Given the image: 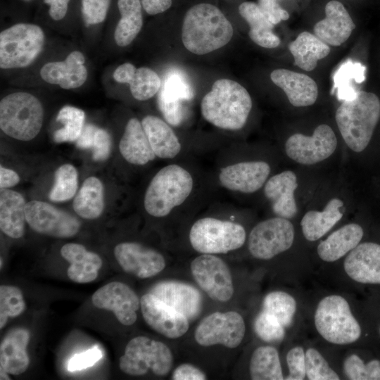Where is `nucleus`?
I'll use <instances>...</instances> for the list:
<instances>
[{
  "mask_svg": "<svg viewBox=\"0 0 380 380\" xmlns=\"http://www.w3.org/2000/svg\"><path fill=\"white\" fill-rule=\"evenodd\" d=\"M233 33L231 23L218 8L202 3L192 6L186 13L182 40L188 51L203 55L226 45Z\"/></svg>",
  "mask_w": 380,
  "mask_h": 380,
  "instance_id": "1",
  "label": "nucleus"
},
{
  "mask_svg": "<svg viewBox=\"0 0 380 380\" xmlns=\"http://www.w3.org/2000/svg\"><path fill=\"white\" fill-rule=\"evenodd\" d=\"M201 113L214 126L227 130L241 129L252 108L248 91L238 82L220 79L214 82L211 91L202 99Z\"/></svg>",
  "mask_w": 380,
  "mask_h": 380,
  "instance_id": "2",
  "label": "nucleus"
},
{
  "mask_svg": "<svg viewBox=\"0 0 380 380\" xmlns=\"http://www.w3.org/2000/svg\"><path fill=\"white\" fill-rule=\"evenodd\" d=\"M335 118L346 145L355 152H362L380 119V99L372 92L357 91L339 106Z\"/></svg>",
  "mask_w": 380,
  "mask_h": 380,
  "instance_id": "3",
  "label": "nucleus"
},
{
  "mask_svg": "<svg viewBox=\"0 0 380 380\" xmlns=\"http://www.w3.org/2000/svg\"><path fill=\"white\" fill-rule=\"evenodd\" d=\"M194 179L183 167L172 164L160 169L149 183L144 198L146 211L151 216L167 215L189 196Z\"/></svg>",
  "mask_w": 380,
  "mask_h": 380,
  "instance_id": "4",
  "label": "nucleus"
},
{
  "mask_svg": "<svg viewBox=\"0 0 380 380\" xmlns=\"http://www.w3.org/2000/svg\"><path fill=\"white\" fill-rule=\"evenodd\" d=\"M44 109L39 100L27 92H15L0 102V128L20 141L33 139L40 132Z\"/></svg>",
  "mask_w": 380,
  "mask_h": 380,
  "instance_id": "5",
  "label": "nucleus"
},
{
  "mask_svg": "<svg viewBox=\"0 0 380 380\" xmlns=\"http://www.w3.org/2000/svg\"><path fill=\"white\" fill-rule=\"evenodd\" d=\"M314 322L319 334L330 343L348 345L361 336L360 325L348 302L339 295L327 296L319 302Z\"/></svg>",
  "mask_w": 380,
  "mask_h": 380,
  "instance_id": "6",
  "label": "nucleus"
},
{
  "mask_svg": "<svg viewBox=\"0 0 380 380\" xmlns=\"http://www.w3.org/2000/svg\"><path fill=\"white\" fill-rule=\"evenodd\" d=\"M44 34L37 25L18 23L0 33L1 69L25 68L39 55L44 44Z\"/></svg>",
  "mask_w": 380,
  "mask_h": 380,
  "instance_id": "7",
  "label": "nucleus"
},
{
  "mask_svg": "<svg viewBox=\"0 0 380 380\" xmlns=\"http://www.w3.org/2000/svg\"><path fill=\"white\" fill-rule=\"evenodd\" d=\"M246 231L238 223L214 217L196 221L189 232L193 248L201 253H227L241 248L246 241Z\"/></svg>",
  "mask_w": 380,
  "mask_h": 380,
  "instance_id": "8",
  "label": "nucleus"
},
{
  "mask_svg": "<svg viewBox=\"0 0 380 380\" xmlns=\"http://www.w3.org/2000/svg\"><path fill=\"white\" fill-rule=\"evenodd\" d=\"M172 365L170 349L163 342L146 336L131 339L119 360L120 369L134 376L144 375L149 369L157 376H165Z\"/></svg>",
  "mask_w": 380,
  "mask_h": 380,
  "instance_id": "9",
  "label": "nucleus"
},
{
  "mask_svg": "<svg viewBox=\"0 0 380 380\" xmlns=\"http://www.w3.org/2000/svg\"><path fill=\"white\" fill-rule=\"evenodd\" d=\"M294 240V228L286 218L277 217L257 224L248 236V250L255 258L269 260L289 249Z\"/></svg>",
  "mask_w": 380,
  "mask_h": 380,
  "instance_id": "10",
  "label": "nucleus"
},
{
  "mask_svg": "<svg viewBox=\"0 0 380 380\" xmlns=\"http://www.w3.org/2000/svg\"><path fill=\"white\" fill-rule=\"evenodd\" d=\"M245 333V322L239 313L216 312L202 319L195 331L194 337L202 346L220 344L235 348L242 342Z\"/></svg>",
  "mask_w": 380,
  "mask_h": 380,
  "instance_id": "11",
  "label": "nucleus"
},
{
  "mask_svg": "<svg viewBox=\"0 0 380 380\" xmlns=\"http://www.w3.org/2000/svg\"><path fill=\"white\" fill-rule=\"evenodd\" d=\"M25 215L26 222L33 231L52 237H72L81 227L75 216L44 201L27 202Z\"/></svg>",
  "mask_w": 380,
  "mask_h": 380,
  "instance_id": "12",
  "label": "nucleus"
},
{
  "mask_svg": "<svg viewBox=\"0 0 380 380\" xmlns=\"http://www.w3.org/2000/svg\"><path fill=\"white\" fill-rule=\"evenodd\" d=\"M191 274L198 285L213 300L227 302L234 294L229 267L213 254L196 257L191 263Z\"/></svg>",
  "mask_w": 380,
  "mask_h": 380,
  "instance_id": "13",
  "label": "nucleus"
},
{
  "mask_svg": "<svg viewBox=\"0 0 380 380\" xmlns=\"http://www.w3.org/2000/svg\"><path fill=\"white\" fill-rule=\"evenodd\" d=\"M337 139L333 129L327 125L317 126L312 136L300 133L291 135L286 141L287 156L303 165L321 162L335 151Z\"/></svg>",
  "mask_w": 380,
  "mask_h": 380,
  "instance_id": "14",
  "label": "nucleus"
},
{
  "mask_svg": "<svg viewBox=\"0 0 380 380\" xmlns=\"http://www.w3.org/2000/svg\"><path fill=\"white\" fill-rule=\"evenodd\" d=\"M91 300L96 308L113 312L123 325H132L137 320L140 300L124 283L112 281L106 284L94 293Z\"/></svg>",
  "mask_w": 380,
  "mask_h": 380,
  "instance_id": "15",
  "label": "nucleus"
},
{
  "mask_svg": "<svg viewBox=\"0 0 380 380\" xmlns=\"http://www.w3.org/2000/svg\"><path fill=\"white\" fill-rule=\"evenodd\" d=\"M115 258L127 273L141 279L152 277L165 267V260L158 251L135 242H122L114 248Z\"/></svg>",
  "mask_w": 380,
  "mask_h": 380,
  "instance_id": "16",
  "label": "nucleus"
},
{
  "mask_svg": "<svg viewBox=\"0 0 380 380\" xmlns=\"http://www.w3.org/2000/svg\"><path fill=\"white\" fill-rule=\"evenodd\" d=\"M144 319L154 331L169 338L183 336L189 329V319L151 293L140 299Z\"/></svg>",
  "mask_w": 380,
  "mask_h": 380,
  "instance_id": "17",
  "label": "nucleus"
},
{
  "mask_svg": "<svg viewBox=\"0 0 380 380\" xmlns=\"http://www.w3.org/2000/svg\"><path fill=\"white\" fill-rule=\"evenodd\" d=\"M270 173V167L266 162H241L222 168L219 181L229 190L251 194L263 186Z\"/></svg>",
  "mask_w": 380,
  "mask_h": 380,
  "instance_id": "18",
  "label": "nucleus"
},
{
  "mask_svg": "<svg viewBox=\"0 0 380 380\" xmlns=\"http://www.w3.org/2000/svg\"><path fill=\"white\" fill-rule=\"evenodd\" d=\"M344 271L353 281L361 284H380V244L359 243L347 255Z\"/></svg>",
  "mask_w": 380,
  "mask_h": 380,
  "instance_id": "19",
  "label": "nucleus"
},
{
  "mask_svg": "<svg viewBox=\"0 0 380 380\" xmlns=\"http://www.w3.org/2000/svg\"><path fill=\"white\" fill-rule=\"evenodd\" d=\"M149 293L184 315L189 320L196 318L201 311V295L189 284L173 281L159 282L151 288Z\"/></svg>",
  "mask_w": 380,
  "mask_h": 380,
  "instance_id": "20",
  "label": "nucleus"
},
{
  "mask_svg": "<svg viewBox=\"0 0 380 380\" xmlns=\"http://www.w3.org/2000/svg\"><path fill=\"white\" fill-rule=\"evenodd\" d=\"M325 18L314 26V34L328 45L338 46L350 36L355 25L345 6L331 0L325 6Z\"/></svg>",
  "mask_w": 380,
  "mask_h": 380,
  "instance_id": "21",
  "label": "nucleus"
},
{
  "mask_svg": "<svg viewBox=\"0 0 380 380\" xmlns=\"http://www.w3.org/2000/svg\"><path fill=\"white\" fill-rule=\"evenodd\" d=\"M84 62V55L75 51L70 53L64 61L49 62L44 65L40 75L45 82L59 85L63 89L78 88L87 78Z\"/></svg>",
  "mask_w": 380,
  "mask_h": 380,
  "instance_id": "22",
  "label": "nucleus"
},
{
  "mask_svg": "<svg viewBox=\"0 0 380 380\" xmlns=\"http://www.w3.org/2000/svg\"><path fill=\"white\" fill-rule=\"evenodd\" d=\"M297 186V177L291 170L277 174L266 182L264 193L277 217L289 220L296 216L298 210L294 191Z\"/></svg>",
  "mask_w": 380,
  "mask_h": 380,
  "instance_id": "23",
  "label": "nucleus"
},
{
  "mask_svg": "<svg viewBox=\"0 0 380 380\" xmlns=\"http://www.w3.org/2000/svg\"><path fill=\"white\" fill-rule=\"evenodd\" d=\"M270 78L274 84L284 91L293 106H311L317 99V85L307 75L287 69H277L271 72Z\"/></svg>",
  "mask_w": 380,
  "mask_h": 380,
  "instance_id": "24",
  "label": "nucleus"
},
{
  "mask_svg": "<svg viewBox=\"0 0 380 380\" xmlns=\"http://www.w3.org/2000/svg\"><path fill=\"white\" fill-rule=\"evenodd\" d=\"M61 255L70 262L67 271L69 279L79 284L94 281L103 265L98 254L87 250L80 243H65L61 249Z\"/></svg>",
  "mask_w": 380,
  "mask_h": 380,
  "instance_id": "25",
  "label": "nucleus"
},
{
  "mask_svg": "<svg viewBox=\"0 0 380 380\" xmlns=\"http://www.w3.org/2000/svg\"><path fill=\"white\" fill-rule=\"evenodd\" d=\"M30 332L24 328H15L6 334L0 345V369L9 374L20 375L29 367L27 346Z\"/></svg>",
  "mask_w": 380,
  "mask_h": 380,
  "instance_id": "26",
  "label": "nucleus"
},
{
  "mask_svg": "<svg viewBox=\"0 0 380 380\" xmlns=\"http://www.w3.org/2000/svg\"><path fill=\"white\" fill-rule=\"evenodd\" d=\"M119 150L126 161L144 165L156 156L153 151L141 122L137 118L127 122L119 143Z\"/></svg>",
  "mask_w": 380,
  "mask_h": 380,
  "instance_id": "27",
  "label": "nucleus"
},
{
  "mask_svg": "<svg viewBox=\"0 0 380 380\" xmlns=\"http://www.w3.org/2000/svg\"><path fill=\"white\" fill-rule=\"evenodd\" d=\"M26 202L20 193L8 189L0 191V229L8 236L21 238L25 234Z\"/></svg>",
  "mask_w": 380,
  "mask_h": 380,
  "instance_id": "28",
  "label": "nucleus"
},
{
  "mask_svg": "<svg viewBox=\"0 0 380 380\" xmlns=\"http://www.w3.org/2000/svg\"><path fill=\"white\" fill-rule=\"evenodd\" d=\"M363 234L360 225L355 223L346 224L319 243L317 249L318 256L325 262L336 261L355 248Z\"/></svg>",
  "mask_w": 380,
  "mask_h": 380,
  "instance_id": "29",
  "label": "nucleus"
},
{
  "mask_svg": "<svg viewBox=\"0 0 380 380\" xmlns=\"http://www.w3.org/2000/svg\"><path fill=\"white\" fill-rule=\"evenodd\" d=\"M141 125L156 157L170 159L181 151V144L172 129L162 119L147 115Z\"/></svg>",
  "mask_w": 380,
  "mask_h": 380,
  "instance_id": "30",
  "label": "nucleus"
},
{
  "mask_svg": "<svg viewBox=\"0 0 380 380\" xmlns=\"http://www.w3.org/2000/svg\"><path fill=\"white\" fill-rule=\"evenodd\" d=\"M343 202L331 199L322 211L310 210L300 221L303 236L309 241H315L327 233L343 217L340 208Z\"/></svg>",
  "mask_w": 380,
  "mask_h": 380,
  "instance_id": "31",
  "label": "nucleus"
},
{
  "mask_svg": "<svg viewBox=\"0 0 380 380\" xmlns=\"http://www.w3.org/2000/svg\"><path fill=\"white\" fill-rule=\"evenodd\" d=\"M239 12L248 23V35L256 44L268 49L278 46L279 38L273 32L272 24L263 13L258 4L246 1L239 6Z\"/></svg>",
  "mask_w": 380,
  "mask_h": 380,
  "instance_id": "32",
  "label": "nucleus"
},
{
  "mask_svg": "<svg viewBox=\"0 0 380 380\" xmlns=\"http://www.w3.org/2000/svg\"><path fill=\"white\" fill-rule=\"evenodd\" d=\"M295 65L306 70H313L317 61L327 56L330 52L328 44L309 32L300 33L289 45Z\"/></svg>",
  "mask_w": 380,
  "mask_h": 380,
  "instance_id": "33",
  "label": "nucleus"
},
{
  "mask_svg": "<svg viewBox=\"0 0 380 380\" xmlns=\"http://www.w3.org/2000/svg\"><path fill=\"white\" fill-rule=\"evenodd\" d=\"M104 205L103 183L94 176L87 178L75 196L72 202L74 211L84 219L94 220L100 217Z\"/></svg>",
  "mask_w": 380,
  "mask_h": 380,
  "instance_id": "34",
  "label": "nucleus"
},
{
  "mask_svg": "<svg viewBox=\"0 0 380 380\" xmlns=\"http://www.w3.org/2000/svg\"><path fill=\"white\" fill-rule=\"evenodd\" d=\"M140 0H118L121 15L115 27L114 38L119 46H126L135 39L143 25Z\"/></svg>",
  "mask_w": 380,
  "mask_h": 380,
  "instance_id": "35",
  "label": "nucleus"
},
{
  "mask_svg": "<svg viewBox=\"0 0 380 380\" xmlns=\"http://www.w3.org/2000/svg\"><path fill=\"white\" fill-rule=\"evenodd\" d=\"M250 375L253 380H283L277 350L270 346L257 348L250 360Z\"/></svg>",
  "mask_w": 380,
  "mask_h": 380,
  "instance_id": "36",
  "label": "nucleus"
},
{
  "mask_svg": "<svg viewBox=\"0 0 380 380\" xmlns=\"http://www.w3.org/2000/svg\"><path fill=\"white\" fill-rule=\"evenodd\" d=\"M84 112L76 107L65 106L58 112L56 120L63 125L53 133L56 143L77 141L84 127Z\"/></svg>",
  "mask_w": 380,
  "mask_h": 380,
  "instance_id": "37",
  "label": "nucleus"
},
{
  "mask_svg": "<svg viewBox=\"0 0 380 380\" xmlns=\"http://www.w3.org/2000/svg\"><path fill=\"white\" fill-rule=\"evenodd\" d=\"M296 310V300L284 291L270 292L262 302V310L274 316L285 328L291 325Z\"/></svg>",
  "mask_w": 380,
  "mask_h": 380,
  "instance_id": "38",
  "label": "nucleus"
},
{
  "mask_svg": "<svg viewBox=\"0 0 380 380\" xmlns=\"http://www.w3.org/2000/svg\"><path fill=\"white\" fill-rule=\"evenodd\" d=\"M78 185V174L71 164L58 167L54 174V184L49 192V199L53 202H64L76 194Z\"/></svg>",
  "mask_w": 380,
  "mask_h": 380,
  "instance_id": "39",
  "label": "nucleus"
},
{
  "mask_svg": "<svg viewBox=\"0 0 380 380\" xmlns=\"http://www.w3.org/2000/svg\"><path fill=\"white\" fill-rule=\"evenodd\" d=\"M128 84L132 95L139 101H146L153 97L162 84L158 74L146 67L137 69Z\"/></svg>",
  "mask_w": 380,
  "mask_h": 380,
  "instance_id": "40",
  "label": "nucleus"
},
{
  "mask_svg": "<svg viewBox=\"0 0 380 380\" xmlns=\"http://www.w3.org/2000/svg\"><path fill=\"white\" fill-rule=\"evenodd\" d=\"M194 96V89L182 72L176 70L168 72L161 84L158 98L182 102Z\"/></svg>",
  "mask_w": 380,
  "mask_h": 380,
  "instance_id": "41",
  "label": "nucleus"
},
{
  "mask_svg": "<svg viewBox=\"0 0 380 380\" xmlns=\"http://www.w3.org/2000/svg\"><path fill=\"white\" fill-rule=\"evenodd\" d=\"M25 302L20 289L11 285L0 286V329H3L9 317H15L25 310Z\"/></svg>",
  "mask_w": 380,
  "mask_h": 380,
  "instance_id": "42",
  "label": "nucleus"
},
{
  "mask_svg": "<svg viewBox=\"0 0 380 380\" xmlns=\"http://www.w3.org/2000/svg\"><path fill=\"white\" fill-rule=\"evenodd\" d=\"M344 374L351 380H380V360H373L365 364L357 355L347 357L343 362Z\"/></svg>",
  "mask_w": 380,
  "mask_h": 380,
  "instance_id": "43",
  "label": "nucleus"
},
{
  "mask_svg": "<svg viewBox=\"0 0 380 380\" xmlns=\"http://www.w3.org/2000/svg\"><path fill=\"white\" fill-rule=\"evenodd\" d=\"M305 374L310 380L340 379L322 355L313 348H309L305 351Z\"/></svg>",
  "mask_w": 380,
  "mask_h": 380,
  "instance_id": "44",
  "label": "nucleus"
},
{
  "mask_svg": "<svg viewBox=\"0 0 380 380\" xmlns=\"http://www.w3.org/2000/svg\"><path fill=\"white\" fill-rule=\"evenodd\" d=\"M254 329L260 339L268 343L279 342L285 336V327L274 316L264 310L256 317Z\"/></svg>",
  "mask_w": 380,
  "mask_h": 380,
  "instance_id": "45",
  "label": "nucleus"
},
{
  "mask_svg": "<svg viewBox=\"0 0 380 380\" xmlns=\"http://www.w3.org/2000/svg\"><path fill=\"white\" fill-rule=\"evenodd\" d=\"M81 2L82 15L87 26L104 21L110 0H81Z\"/></svg>",
  "mask_w": 380,
  "mask_h": 380,
  "instance_id": "46",
  "label": "nucleus"
},
{
  "mask_svg": "<svg viewBox=\"0 0 380 380\" xmlns=\"http://www.w3.org/2000/svg\"><path fill=\"white\" fill-rule=\"evenodd\" d=\"M286 363L289 374L284 379L303 380L306 377L305 374V352L300 346L290 349L286 355Z\"/></svg>",
  "mask_w": 380,
  "mask_h": 380,
  "instance_id": "47",
  "label": "nucleus"
},
{
  "mask_svg": "<svg viewBox=\"0 0 380 380\" xmlns=\"http://www.w3.org/2000/svg\"><path fill=\"white\" fill-rule=\"evenodd\" d=\"M101 357L102 353L99 348H91L84 353L74 355L68 362V369L70 372H75L90 367Z\"/></svg>",
  "mask_w": 380,
  "mask_h": 380,
  "instance_id": "48",
  "label": "nucleus"
},
{
  "mask_svg": "<svg viewBox=\"0 0 380 380\" xmlns=\"http://www.w3.org/2000/svg\"><path fill=\"white\" fill-rule=\"evenodd\" d=\"M111 140L109 134L103 129L98 128L92 146L93 158L96 161L106 160L110 156Z\"/></svg>",
  "mask_w": 380,
  "mask_h": 380,
  "instance_id": "49",
  "label": "nucleus"
},
{
  "mask_svg": "<svg viewBox=\"0 0 380 380\" xmlns=\"http://www.w3.org/2000/svg\"><path fill=\"white\" fill-rule=\"evenodd\" d=\"M258 4L268 20L274 25L289 18V13L281 8L277 0H258Z\"/></svg>",
  "mask_w": 380,
  "mask_h": 380,
  "instance_id": "50",
  "label": "nucleus"
},
{
  "mask_svg": "<svg viewBox=\"0 0 380 380\" xmlns=\"http://www.w3.org/2000/svg\"><path fill=\"white\" fill-rule=\"evenodd\" d=\"M174 380H204L207 377L198 367L188 363L182 364L173 372Z\"/></svg>",
  "mask_w": 380,
  "mask_h": 380,
  "instance_id": "51",
  "label": "nucleus"
},
{
  "mask_svg": "<svg viewBox=\"0 0 380 380\" xmlns=\"http://www.w3.org/2000/svg\"><path fill=\"white\" fill-rule=\"evenodd\" d=\"M70 0H44L49 6V14L54 20L63 19L68 11V3Z\"/></svg>",
  "mask_w": 380,
  "mask_h": 380,
  "instance_id": "52",
  "label": "nucleus"
},
{
  "mask_svg": "<svg viewBox=\"0 0 380 380\" xmlns=\"http://www.w3.org/2000/svg\"><path fill=\"white\" fill-rule=\"evenodd\" d=\"M97 129L98 127L92 124L84 125L82 131L77 139V146L82 149L92 148Z\"/></svg>",
  "mask_w": 380,
  "mask_h": 380,
  "instance_id": "53",
  "label": "nucleus"
},
{
  "mask_svg": "<svg viewBox=\"0 0 380 380\" xmlns=\"http://www.w3.org/2000/svg\"><path fill=\"white\" fill-rule=\"evenodd\" d=\"M143 8L149 15H156L167 10L172 5V0H141Z\"/></svg>",
  "mask_w": 380,
  "mask_h": 380,
  "instance_id": "54",
  "label": "nucleus"
},
{
  "mask_svg": "<svg viewBox=\"0 0 380 380\" xmlns=\"http://www.w3.org/2000/svg\"><path fill=\"white\" fill-rule=\"evenodd\" d=\"M20 182V177L14 170L6 168L2 165L0 167V187L8 189L15 186Z\"/></svg>",
  "mask_w": 380,
  "mask_h": 380,
  "instance_id": "55",
  "label": "nucleus"
},
{
  "mask_svg": "<svg viewBox=\"0 0 380 380\" xmlns=\"http://www.w3.org/2000/svg\"><path fill=\"white\" fill-rule=\"evenodd\" d=\"M137 68L129 63L119 65L113 72V78L118 83H127L134 73Z\"/></svg>",
  "mask_w": 380,
  "mask_h": 380,
  "instance_id": "56",
  "label": "nucleus"
},
{
  "mask_svg": "<svg viewBox=\"0 0 380 380\" xmlns=\"http://www.w3.org/2000/svg\"><path fill=\"white\" fill-rule=\"evenodd\" d=\"M0 374H1V378L0 379H11L8 376V373H7L6 371L0 369Z\"/></svg>",
  "mask_w": 380,
  "mask_h": 380,
  "instance_id": "57",
  "label": "nucleus"
},
{
  "mask_svg": "<svg viewBox=\"0 0 380 380\" xmlns=\"http://www.w3.org/2000/svg\"><path fill=\"white\" fill-rule=\"evenodd\" d=\"M23 1H32V0H23Z\"/></svg>",
  "mask_w": 380,
  "mask_h": 380,
  "instance_id": "58",
  "label": "nucleus"
},
{
  "mask_svg": "<svg viewBox=\"0 0 380 380\" xmlns=\"http://www.w3.org/2000/svg\"><path fill=\"white\" fill-rule=\"evenodd\" d=\"M379 333H380V329H379Z\"/></svg>",
  "mask_w": 380,
  "mask_h": 380,
  "instance_id": "59",
  "label": "nucleus"
},
{
  "mask_svg": "<svg viewBox=\"0 0 380 380\" xmlns=\"http://www.w3.org/2000/svg\"></svg>",
  "mask_w": 380,
  "mask_h": 380,
  "instance_id": "60",
  "label": "nucleus"
}]
</instances>
